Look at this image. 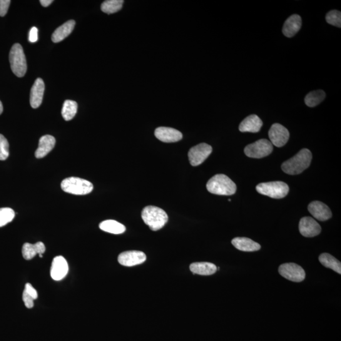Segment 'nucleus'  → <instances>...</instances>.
<instances>
[{"instance_id": "nucleus-37", "label": "nucleus", "mask_w": 341, "mask_h": 341, "mask_svg": "<svg viewBox=\"0 0 341 341\" xmlns=\"http://www.w3.org/2000/svg\"><path fill=\"white\" fill-rule=\"evenodd\" d=\"M3 111H4L3 104H2V102L0 101V114L3 113Z\"/></svg>"}, {"instance_id": "nucleus-4", "label": "nucleus", "mask_w": 341, "mask_h": 341, "mask_svg": "<svg viewBox=\"0 0 341 341\" xmlns=\"http://www.w3.org/2000/svg\"><path fill=\"white\" fill-rule=\"evenodd\" d=\"M62 190L66 193L77 195H84L93 191V183L84 179L71 177L64 179L61 184Z\"/></svg>"}, {"instance_id": "nucleus-5", "label": "nucleus", "mask_w": 341, "mask_h": 341, "mask_svg": "<svg viewBox=\"0 0 341 341\" xmlns=\"http://www.w3.org/2000/svg\"><path fill=\"white\" fill-rule=\"evenodd\" d=\"M9 60L13 73L17 77H24L26 73L27 66L26 56L21 44H15L12 47L10 52Z\"/></svg>"}, {"instance_id": "nucleus-21", "label": "nucleus", "mask_w": 341, "mask_h": 341, "mask_svg": "<svg viewBox=\"0 0 341 341\" xmlns=\"http://www.w3.org/2000/svg\"><path fill=\"white\" fill-rule=\"evenodd\" d=\"M45 251V245L41 241L36 244L26 243L22 246V255L27 260L32 259L37 254L42 255Z\"/></svg>"}, {"instance_id": "nucleus-3", "label": "nucleus", "mask_w": 341, "mask_h": 341, "mask_svg": "<svg viewBox=\"0 0 341 341\" xmlns=\"http://www.w3.org/2000/svg\"><path fill=\"white\" fill-rule=\"evenodd\" d=\"M209 192L218 195H232L236 191V185L228 176L218 174L209 180L206 185Z\"/></svg>"}, {"instance_id": "nucleus-24", "label": "nucleus", "mask_w": 341, "mask_h": 341, "mask_svg": "<svg viewBox=\"0 0 341 341\" xmlns=\"http://www.w3.org/2000/svg\"><path fill=\"white\" fill-rule=\"evenodd\" d=\"M101 230L114 235H119L126 231L125 226L114 220L104 221L99 225Z\"/></svg>"}, {"instance_id": "nucleus-2", "label": "nucleus", "mask_w": 341, "mask_h": 341, "mask_svg": "<svg viewBox=\"0 0 341 341\" xmlns=\"http://www.w3.org/2000/svg\"><path fill=\"white\" fill-rule=\"evenodd\" d=\"M142 218L146 225L154 231L161 230L168 221V216L165 211L153 206H147L143 209Z\"/></svg>"}, {"instance_id": "nucleus-9", "label": "nucleus", "mask_w": 341, "mask_h": 341, "mask_svg": "<svg viewBox=\"0 0 341 341\" xmlns=\"http://www.w3.org/2000/svg\"><path fill=\"white\" fill-rule=\"evenodd\" d=\"M213 152L211 146L205 143L193 147L188 152L189 161L191 166H197L202 164Z\"/></svg>"}, {"instance_id": "nucleus-7", "label": "nucleus", "mask_w": 341, "mask_h": 341, "mask_svg": "<svg viewBox=\"0 0 341 341\" xmlns=\"http://www.w3.org/2000/svg\"><path fill=\"white\" fill-rule=\"evenodd\" d=\"M273 151V145L267 139H260L255 143L249 144L245 148L246 156L251 158L260 159L270 155Z\"/></svg>"}, {"instance_id": "nucleus-17", "label": "nucleus", "mask_w": 341, "mask_h": 341, "mask_svg": "<svg viewBox=\"0 0 341 341\" xmlns=\"http://www.w3.org/2000/svg\"><path fill=\"white\" fill-rule=\"evenodd\" d=\"M263 125V122L256 114L246 117L243 119L239 126V130L241 132L257 133L260 130Z\"/></svg>"}, {"instance_id": "nucleus-20", "label": "nucleus", "mask_w": 341, "mask_h": 341, "mask_svg": "<svg viewBox=\"0 0 341 341\" xmlns=\"http://www.w3.org/2000/svg\"><path fill=\"white\" fill-rule=\"evenodd\" d=\"M231 243L238 250L246 251V252L258 251L261 248V246L259 244L248 238H235L231 241Z\"/></svg>"}, {"instance_id": "nucleus-18", "label": "nucleus", "mask_w": 341, "mask_h": 341, "mask_svg": "<svg viewBox=\"0 0 341 341\" xmlns=\"http://www.w3.org/2000/svg\"><path fill=\"white\" fill-rule=\"evenodd\" d=\"M302 18L299 15L294 14L286 20L284 24L283 33L286 37H292L295 36L302 27Z\"/></svg>"}, {"instance_id": "nucleus-27", "label": "nucleus", "mask_w": 341, "mask_h": 341, "mask_svg": "<svg viewBox=\"0 0 341 341\" xmlns=\"http://www.w3.org/2000/svg\"><path fill=\"white\" fill-rule=\"evenodd\" d=\"M78 105L76 101L66 100L64 102L61 114L64 120L70 121L76 116Z\"/></svg>"}, {"instance_id": "nucleus-31", "label": "nucleus", "mask_w": 341, "mask_h": 341, "mask_svg": "<svg viewBox=\"0 0 341 341\" xmlns=\"http://www.w3.org/2000/svg\"><path fill=\"white\" fill-rule=\"evenodd\" d=\"M9 156V144L7 139L0 134V161L6 160Z\"/></svg>"}, {"instance_id": "nucleus-16", "label": "nucleus", "mask_w": 341, "mask_h": 341, "mask_svg": "<svg viewBox=\"0 0 341 341\" xmlns=\"http://www.w3.org/2000/svg\"><path fill=\"white\" fill-rule=\"evenodd\" d=\"M44 89L45 86L44 81L41 78L37 79L33 86L32 87L30 95V103L32 108L36 109L41 106L43 99Z\"/></svg>"}, {"instance_id": "nucleus-23", "label": "nucleus", "mask_w": 341, "mask_h": 341, "mask_svg": "<svg viewBox=\"0 0 341 341\" xmlns=\"http://www.w3.org/2000/svg\"><path fill=\"white\" fill-rule=\"evenodd\" d=\"M217 267L214 263L209 262H195L191 263L190 269L193 275L211 276L217 271Z\"/></svg>"}, {"instance_id": "nucleus-1", "label": "nucleus", "mask_w": 341, "mask_h": 341, "mask_svg": "<svg viewBox=\"0 0 341 341\" xmlns=\"http://www.w3.org/2000/svg\"><path fill=\"white\" fill-rule=\"evenodd\" d=\"M312 154L307 149H303L292 158L282 164L284 172L290 175H299L310 166Z\"/></svg>"}, {"instance_id": "nucleus-32", "label": "nucleus", "mask_w": 341, "mask_h": 341, "mask_svg": "<svg viewBox=\"0 0 341 341\" xmlns=\"http://www.w3.org/2000/svg\"><path fill=\"white\" fill-rule=\"evenodd\" d=\"M11 1L10 0H0V16L4 17L8 12Z\"/></svg>"}, {"instance_id": "nucleus-36", "label": "nucleus", "mask_w": 341, "mask_h": 341, "mask_svg": "<svg viewBox=\"0 0 341 341\" xmlns=\"http://www.w3.org/2000/svg\"><path fill=\"white\" fill-rule=\"evenodd\" d=\"M40 3H41L42 6L44 7H47L50 6V5L53 3V1H52V0H41Z\"/></svg>"}, {"instance_id": "nucleus-26", "label": "nucleus", "mask_w": 341, "mask_h": 341, "mask_svg": "<svg viewBox=\"0 0 341 341\" xmlns=\"http://www.w3.org/2000/svg\"><path fill=\"white\" fill-rule=\"evenodd\" d=\"M325 98V92L322 90H317L308 93L305 98V103L307 106L313 108L318 105Z\"/></svg>"}, {"instance_id": "nucleus-13", "label": "nucleus", "mask_w": 341, "mask_h": 341, "mask_svg": "<svg viewBox=\"0 0 341 341\" xmlns=\"http://www.w3.org/2000/svg\"><path fill=\"white\" fill-rule=\"evenodd\" d=\"M156 138L166 143H176L183 138L182 133L175 128L169 127H159L155 130Z\"/></svg>"}, {"instance_id": "nucleus-8", "label": "nucleus", "mask_w": 341, "mask_h": 341, "mask_svg": "<svg viewBox=\"0 0 341 341\" xmlns=\"http://www.w3.org/2000/svg\"><path fill=\"white\" fill-rule=\"evenodd\" d=\"M279 272L283 278L293 282L300 283L305 278L304 269L295 263H284L279 268Z\"/></svg>"}, {"instance_id": "nucleus-30", "label": "nucleus", "mask_w": 341, "mask_h": 341, "mask_svg": "<svg viewBox=\"0 0 341 341\" xmlns=\"http://www.w3.org/2000/svg\"><path fill=\"white\" fill-rule=\"evenodd\" d=\"M326 21L328 24L337 27H341V13L340 11H332L326 15Z\"/></svg>"}, {"instance_id": "nucleus-19", "label": "nucleus", "mask_w": 341, "mask_h": 341, "mask_svg": "<svg viewBox=\"0 0 341 341\" xmlns=\"http://www.w3.org/2000/svg\"><path fill=\"white\" fill-rule=\"evenodd\" d=\"M55 144L56 140L54 137L49 135L42 136L40 139L39 147L35 153V156L37 159L44 158L53 150Z\"/></svg>"}, {"instance_id": "nucleus-25", "label": "nucleus", "mask_w": 341, "mask_h": 341, "mask_svg": "<svg viewBox=\"0 0 341 341\" xmlns=\"http://www.w3.org/2000/svg\"><path fill=\"white\" fill-rule=\"evenodd\" d=\"M319 260L324 267L331 268L338 275H341V263L330 254L327 253L321 254Z\"/></svg>"}, {"instance_id": "nucleus-34", "label": "nucleus", "mask_w": 341, "mask_h": 341, "mask_svg": "<svg viewBox=\"0 0 341 341\" xmlns=\"http://www.w3.org/2000/svg\"><path fill=\"white\" fill-rule=\"evenodd\" d=\"M24 291H26V292L28 294L29 296H31L34 300H36L37 296H38L37 291L35 290L33 287H32V286L31 285V284H26V286H25Z\"/></svg>"}, {"instance_id": "nucleus-35", "label": "nucleus", "mask_w": 341, "mask_h": 341, "mask_svg": "<svg viewBox=\"0 0 341 341\" xmlns=\"http://www.w3.org/2000/svg\"><path fill=\"white\" fill-rule=\"evenodd\" d=\"M38 40V30L36 27H32L30 30L29 35V41L31 42H36Z\"/></svg>"}, {"instance_id": "nucleus-33", "label": "nucleus", "mask_w": 341, "mask_h": 341, "mask_svg": "<svg viewBox=\"0 0 341 341\" xmlns=\"http://www.w3.org/2000/svg\"><path fill=\"white\" fill-rule=\"evenodd\" d=\"M22 299H23L25 306L27 308H32L34 307V299L29 296L26 291H24L23 295H22Z\"/></svg>"}, {"instance_id": "nucleus-15", "label": "nucleus", "mask_w": 341, "mask_h": 341, "mask_svg": "<svg viewBox=\"0 0 341 341\" xmlns=\"http://www.w3.org/2000/svg\"><path fill=\"white\" fill-rule=\"evenodd\" d=\"M308 209L311 215L318 221H327L332 217L330 209L322 201H312L308 206Z\"/></svg>"}, {"instance_id": "nucleus-28", "label": "nucleus", "mask_w": 341, "mask_h": 341, "mask_svg": "<svg viewBox=\"0 0 341 341\" xmlns=\"http://www.w3.org/2000/svg\"><path fill=\"white\" fill-rule=\"evenodd\" d=\"M123 0H108L101 5V11L107 14L116 13L120 11L123 7Z\"/></svg>"}, {"instance_id": "nucleus-6", "label": "nucleus", "mask_w": 341, "mask_h": 341, "mask_svg": "<svg viewBox=\"0 0 341 341\" xmlns=\"http://www.w3.org/2000/svg\"><path fill=\"white\" fill-rule=\"evenodd\" d=\"M257 192L272 198H283L288 195L290 188L283 181L262 183L256 186Z\"/></svg>"}, {"instance_id": "nucleus-10", "label": "nucleus", "mask_w": 341, "mask_h": 341, "mask_svg": "<svg viewBox=\"0 0 341 341\" xmlns=\"http://www.w3.org/2000/svg\"><path fill=\"white\" fill-rule=\"evenodd\" d=\"M268 137L272 145L281 148L288 143L290 139V132L282 124L275 123L270 127L268 131Z\"/></svg>"}, {"instance_id": "nucleus-22", "label": "nucleus", "mask_w": 341, "mask_h": 341, "mask_svg": "<svg viewBox=\"0 0 341 341\" xmlns=\"http://www.w3.org/2000/svg\"><path fill=\"white\" fill-rule=\"evenodd\" d=\"M75 25H76V22L74 20H71V21L66 22L62 26L59 27L52 35V41L55 43L63 41L73 31Z\"/></svg>"}, {"instance_id": "nucleus-12", "label": "nucleus", "mask_w": 341, "mask_h": 341, "mask_svg": "<svg viewBox=\"0 0 341 341\" xmlns=\"http://www.w3.org/2000/svg\"><path fill=\"white\" fill-rule=\"evenodd\" d=\"M299 230L302 235L307 238L315 237L322 230L319 224L310 217H304L300 220Z\"/></svg>"}, {"instance_id": "nucleus-29", "label": "nucleus", "mask_w": 341, "mask_h": 341, "mask_svg": "<svg viewBox=\"0 0 341 341\" xmlns=\"http://www.w3.org/2000/svg\"><path fill=\"white\" fill-rule=\"evenodd\" d=\"M16 214L13 209L9 208L0 209V228L13 221Z\"/></svg>"}, {"instance_id": "nucleus-11", "label": "nucleus", "mask_w": 341, "mask_h": 341, "mask_svg": "<svg viewBox=\"0 0 341 341\" xmlns=\"http://www.w3.org/2000/svg\"><path fill=\"white\" fill-rule=\"evenodd\" d=\"M147 259L146 254L141 251H127L119 254L118 262L125 267H133L143 263Z\"/></svg>"}, {"instance_id": "nucleus-14", "label": "nucleus", "mask_w": 341, "mask_h": 341, "mask_svg": "<svg viewBox=\"0 0 341 341\" xmlns=\"http://www.w3.org/2000/svg\"><path fill=\"white\" fill-rule=\"evenodd\" d=\"M69 265L65 258L58 256L54 258L51 267V276L53 280L58 281L66 277L69 272Z\"/></svg>"}]
</instances>
